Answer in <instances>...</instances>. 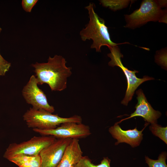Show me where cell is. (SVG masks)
<instances>
[{
    "label": "cell",
    "instance_id": "cell-1",
    "mask_svg": "<svg viewBox=\"0 0 167 167\" xmlns=\"http://www.w3.org/2000/svg\"><path fill=\"white\" fill-rule=\"evenodd\" d=\"M66 61L61 55L49 57L46 62L32 64L38 85L46 84L52 91H61L67 87V79L72 74L71 68L66 66Z\"/></svg>",
    "mask_w": 167,
    "mask_h": 167
},
{
    "label": "cell",
    "instance_id": "cell-2",
    "mask_svg": "<svg viewBox=\"0 0 167 167\" xmlns=\"http://www.w3.org/2000/svg\"><path fill=\"white\" fill-rule=\"evenodd\" d=\"M85 8L88 12L89 20L85 28L80 32L83 41L92 39L93 42L91 48L95 49L97 52H101V49L103 46H106L109 48L122 44L114 43L111 40L105 21L95 12L93 3H90Z\"/></svg>",
    "mask_w": 167,
    "mask_h": 167
},
{
    "label": "cell",
    "instance_id": "cell-3",
    "mask_svg": "<svg viewBox=\"0 0 167 167\" xmlns=\"http://www.w3.org/2000/svg\"><path fill=\"white\" fill-rule=\"evenodd\" d=\"M23 120L29 128L42 130L54 129L66 122L82 123L81 117L74 115L69 118H62L42 109L30 108L23 115Z\"/></svg>",
    "mask_w": 167,
    "mask_h": 167
},
{
    "label": "cell",
    "instance_id": "cell-4",
    "mask_svg": "<svg viewBox=\"0 0 167 167\" xmlns=\"http://www.w3.org/2000/svg\"><path fill=\"white\" fill-rule=\"evenodd\" d=\"M164 12L157 0H143L139 8L131 14L124 15L126 23L124 27L134 29L150 21H158Z\"/></svg>",
    "mask_w": 167,
    "mask_h": 167
},
{
    "label": "cell",
    "instance_id": "cell-5",
    "mask_svg": "<svg viewBox=\"0 0 167 167\" xmlns=\"http://www.w3.org/2000/svg\"><path fill=\"white\" fill-rule=\"evenodd\" d=\"M109 48L110 52L107 54V56L111 59L108 63L109 65L112 67L116 66L120 67L124 72L127 79V88L125 97L121 101V104L126 106L129 102L131 100L135 91L140 85L145 81L154 79L148 76H144L141 79L137 77L135 74L138 73V71L129 70L122 64L121 58L123 57V55L118 46L115 45Z\"/></svg>",
    "mask_w": 167,
    "mask_h": 167
},
{
    "label": "cell",
    "instance_id": "cell-6",
    "mask_svg": "<svg viewBox=\"0 0 167 167\" xmlns=\"http://www.w3.org/2000/svg\"><path fill=\"white\" fill-rule=\"evenodd\" d=\"M56 138L51 135L34 136L30 139L19 143L10 144L6 148L3 157L7 159L18 155H39L41 151L54 141Z\"/></svg>",
    "mask_w": 167,
    "mask_h": 167
},
{
    "label": "cell",
    "instance_id": "cell-7",
    "mask_svg": "<svg viewBox=\"0 0 167 167\" xmlns=\"http://www.w3.org/2000/svg\"><path fill=\"white\" fill-rule=\"evenodd\" d=\"M34 131L42 135H51L56 139H79L84 138L91 134L90 128L82 123L66 122L61 124L56 128L49 130L33 129Z\"/></svg>",
    "mask_w": 167,
    "mask_h": 167
},
{
    "label": "cell",
    "instance_id": "cell-8",
    "mask_svg": "<svg viewBox=\"0 0 167 167\" xmlns=\"http://www.w3.org/2000/svg\"><path fill=\"white\" fill-rule=\"evenodd\" d=\"M22 94L26 102L36 109H42L53 113L54 107L48 103L46 95L38 86L36 77L32 75L22 90Z\"/></svg>",
    "mask_w": 167,
    "mask_h": 167
},
{
    "label": "cell",
    "instance_id": "cell-9",
    "mask_svg": "<svg viewBox=\"0 0 167 167\" xmlns=\"http://www.w3.org/2000/svg\"><path fill=\"white\" fill-rule=\"evenodd\" d=\"M72 139H56L53 143L43 149L39 154L41 167H57L66 147Z\"/></svg>",
    "mask_w": 167,
    "mask_h": 167
},
{
    "label": "cell",
    "instance_id": "cell-10",
    "mask_svg": "<svg viewBox=\"0 0 167 167\" xmlns=\"http://www.w3.org/2000/svg\"><path fill=\"white\" fill-rule=\"evenodd\" d=\"M149 124L146 122L144 127L141 131H138L136 127L133 129L124 130L116 122L109 128V132L113 137L117 141L115 142V145L125 143L132 148H135L139 146L141 143L143 139L142 132Z\"/></svg>",
    "mask_w": 167,
    "mask_h": 167
},
{
    "label": "cell",
    "instance_id": "cell-11",
    "mask_svg": "<svg viewBox=\"0 0 167 167\" xmlns=\"http://www.w3.org/2000/svg\"><path fill=\"white\" fill-rule=\"evenodd\" d=\"M137 96V104L135 106L136 110L129 117L121 120L118 124L122 121L137 116L143 118L147 122L151 124L157 123V120L161 115V113L155 110L148 102L147 99L141 89L136 92Z\"/></svg>",
    "mask_w": 167,
    "mask_h": 167
},
{
    "label": "cell",
    "instance_id": "cell-12",
    "mask_svg": "<svg viewBox=\"0 0 167 167\" xmlns=\"http://www.w3.org/2000/svg\"><path fill=\"white\" fill-rule=\"evenodd\" d=\"M83 154L79 140L72 139L66 147L57 167H74L83 157Z\"/></svg>",
    "mask_w": 167,
    "mask_h": 167
},
{
    "label": "cell",
    "instance_id": "cell-13",
    "mask_svg": "<svg viewBox=\"0 0 167 167\" xmlns=\"http://www.w3.org/2000/svg\"><path fill=\"white\" fill-rule=\"evenodd\" d=\"M8 160L19 167H41V159L39 155L19 154L12 157Z\"/></svg>",
    "mask_w": 167,
    "mask_h": 167
},
{
    "label": "cell",
    "instance_id": "cell-14",
    "mask_svg": "<svg viewBox=\"0 0 167 167\" xmlns=\"http://www.w3.org/2000/svg\"><path fill=\"white\" fill-rule=\"evenodd\" d=\"M111 160L108 157H104L100 164L95 165L88 156H83L74 167H111Z\"/></svg>",
    "mask_w": 167,
    "mask_h": 167
},
{
    "label": "cell",
    "instance_id": "cell-15",
    "mask_svg": "<svg viewBox=\"0 0 167 167\" xmlns=\"http://www.w3.org/2000/svg\"><path fill=\"white\" fill-rule=\"evenodd\" d=\"M100 2L102 5L115 11L127 7L130 2L128 0H101Z\"/></svg>",
    "mask_w": 167,
    "mask_h": 167
},
{
    "label": "cell",
    "instance_id": "cell-16",
    "mask_svg": "<svg viewBox=\"0 0 167 167\" xmlns=\"http://www.w3.org/2000/svg\"><path fill=\"white\" fill-rule=\"evenodd\" d=\"M167 156L166 152H163L159 154L157 160L151 159L147 156H145V160L149 167H167Z\"/></svg>",
    "mask_w": 167,
    "mask_h": 167
},
{
    "label": "cell",
    "instance_id": "cell-17",
    "mask_svg": "<svg viewBox=\"0 0 167 167\" xmlns=\"http://www.w3.org/2000/svg\"><path fill=\"white\" fill-rule=\"evenodd\" d=\"M149 129L152 134L167 144V127H163L157 123L151 124Z\"/></svg>",
    "mask_w": 167,
    "mask_h": 167
},
{
    "label": "cell",
    "instance_id": "cell-18",
    "mask_svg": "<svg viewBox=\"0 0 167 167\" xmlns=\"http://www.w3.org/2000/svg\"><path fill=\"white\" fill-rule=\"evenodd\" d=\"M11 64L6 60L0 53V77L4 76L11 66Z\"/></svg>",
    "mask_w": 167,
    "mask_h": 167
},
{
    "label": "cell",
    "instance_id": "cell-19",
    "mask_svg": "<svg viewBox=\"0 0 167 167\" xmlns=\"http://www.w3.org/2000/svg\"><path fill=\"white\" fill-rule=\"evenodd\" d=\"M38 1V0H22L21 4L23 9L26 12H31Z\"/></svg>",
    "mask_w": 167,
    "mask_h": 167
},
{
    "label": "cell",
    "instance_id": "cell-20",
    "mask_svg": "<svg viewBox=\"0 0 167 167\" xmlns=\"http://www.w3.org/2000/svg\"><path fill=\"white\" fill-rule=\"evenodd\" d=\"M158 21L159 22H163L167 23V11L164 10L163 14Z\"/></svg>",
    "mask_w": 167,
    "mask_h": 167
},
{
    "label": "cell",
    "instance_id": "cell-21",
    "mask_svg": "<svg viewBox=\"0 0 167 167\" xmlns=\"http://www.w3.org/2000/svg\"><path fill=\"white\" fill-rule=\"evenodd\" d=\"M157 1L161 8L167 7V0H157Z\"/></svg>",
    "mask_w": 167,
    "mask_h": 167
},
{
    "label": "cell",
    "instance_id": "cell-22",
    "mask_svg": "<svg viewBox=\"0 0 167 167\" xmlns=\"http://www.w3.org/2000/svg\"><path fill=\"white\" fill-rule=\"evenodd\" d=\"M2 31V28L0 26V33Z\"/></svg>",
    "mask_w": 167,
    "mask_h": 167
}]
</instances>
